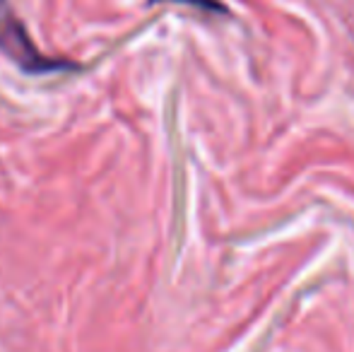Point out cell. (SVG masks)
<instances>
[{"label":"cell","mask_w":354,"mask_h":352,"mask_svg":"<svg viewBox=\"0 0 354 352\" xmlns=\"http://www.w3.org/2000/svg\"><path fill=\"white\" fill-rule=\"evenodd\" d=\"M149 5L154 3H181V5H191V8L198 10H205V12H219V15H227V8H224L219 0H147Z\"/></svg>","instance_id":"cell-2"},{"label":"cell","mask_w":354,"mask_h":352,"mask_svg":"<svg viewBox=\"0 0 354 352\" xmlns=\"http://www.w3.org/2000/svg\"><path fill=\"white\" fill-rule=\"evenodd\" d=\"M0 53L10 58L27 75H46V73H71L80 71V63L71 58L48 56L34 44L32 34L17 17L8 0H0Z\"/></svg>","instance_id":"cell-1"}]
</instances>
